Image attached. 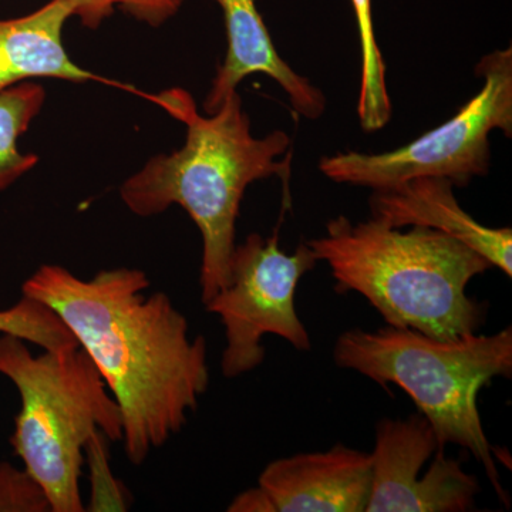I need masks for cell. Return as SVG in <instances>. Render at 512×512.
<instances>
[{
  "label": "cell",
  "instance_id": "cell-15",
  "mask_svg": "<svg viewBox=\"0 0 512 512\" xmlns=\"http://www.w3.org/2000/svg\"><path fill=\"white\" fill-rule=\"evenodd\" d=\"M0 335L16 336L43 350L79 345L52 309L28 296H23L12 308L0 311Z\"/></svg>",
  "mask_w": 512,
  "mask_h": 512
},
{
  "label": "cell",
  "instance_id": "cell-16",
  "mask_svg": "<svg viewBox=\"0 0 512 512\" xmlns=\"http://www.w3.org/2000/svg\"><path fill=\"white\" fill-rule=\"evenodd\" d=\"M84 464L89 468L90 478V498L86 511H127L130 508V495L111 470L109 440L101 431L94 433L87 441Z\"/></svg>",
  "mask_w": 512,
  "mask_h": 512
},
{
  "label": "cell",
  "instance_id": "cell-4",
  "mask_svg": "<svg viewBox=\"0 0 512 512\" xmlns=\"http://www.w3.org/2000/svg\"><path fill=\"white\" fill-rule=\"evenodd\" d=\"M333 360L382 387L394 384L403 389L429 420L440 446L457 444L470 451L484 467L498 498L510 505L477 397L495 377L512 375L511 326L494 335L468 333L454 339L431 338L389 325L376 332L352 329L336 340Z\"/></svg>",
  "mask_w": 512,
  "mask_h": 512
},
{
  "label": "cell",
  "instance_id": "cell-20",
  "mask_svg": "<svg viewBox=\"0 0 512 512\" xmlns=\"http://www.w3.org/2000/svg\"><path fill=\"white\" fill-rule=\"evenodd\" d=\"M229 512H276L274 503L261 487L249 488L229 504Z\"/></svg>",
  "mask_w": 512,
  "mask_h": 512
},
{
  "label": "cell",
  "instance_id": "cell-11",
  "mask_svg": "<svg viewBox=\"0 0 512 512\" xmlns=\"http://www.w3.org/2000/svg\"><path fill=\"white\" fill-rule=\"evenodd\" d=\"M369 205L372 217L390 227L436 229L458 239L511 278V228L485 227L474 220L458 204L454 184L446 178H413L373 191Z\"/></svg>",
  "mask_w": 512,
  "mask_h": 512
},
{
  "label": "cell",
  "instance_id": "cell-6",
  "mask_svg": "<svg viewBox=\"0 0 512 512\" xmlns=\"http://www.w3.org/2000/svg\"><path fill=\"white\" fill-rule=\"evenodd\" d=\"M483 86L456 116L412 143L380 154L339 153L319 168L339 184L386 190L413 178H446L467 187L490 170L491 131L512 136V50H494L478 63Z\"/></svg>",
  "mask_w": 512,
  "mask_h": 512
},
{
  "label": "cell",
  "instance_id": "cell-5",
  "mask_svg": "<svg viewBox=\"0 0 512 512\" xmlns=\"http://www.w3.org/2000/svg\"><path fill=\"white\" fill-rule=\"evenodd\" d=\"M0 375L15 384L20 412L10 444L45 491L50 512H83L84 447L97 431L123 440L119 404L79 345L33 355L25 340L0 336Z\"/></svg>",
  "mask_w": 512,
  "mask_h": 512
},
{
  "label": "cell",
  "instance_id": "cell-1",
  "mask_svg": "<svg viewBox=\"0 0 512 512\" xmlns=\"http://www.w3.org/2000/svg\"><path fill=\"white\" fill-rule=\"evenodd\" d=\"M146 272L104 269L82 279L43 265L26 279L23 296L52 309L99 369L123 419L128 461L180 433L210 387L207 343L164 292L146 295Z\"/></svg>",
  "mask_w": 512,
  "mask_h": 512
},
{
  "label": "cell",
  "instance_id": "cell-19",
  "mask_svg": "<svg viewBox=\"0 0 512 512\" xmlns=\"http://www.w3.org/2000/svg\"><path fill=\"white\" fill-rule=\"evenodd\" d=\"M74 16L80 19L84 28L97 29L114 13L119 0H69Z\"/></svg>",
  "mask_w": 512,
  "mask_h": 512
},
{
  "label": "cell",
  "instance_id": "cell-17",
  "mask_svg": "<svg viewBox=\"0 0 512 512\" xmlns=\"http://www.w3.org/2000/svg\"><path fill=\"white\" fill-rule=\"evenodd\" d=\"M45 491L26 470L0 463V512H47Z\"/></svg>",
  "mask_w": 512,
  "mask_h": 512
},
{
  "label": "cell",
  "instance_id": "cell-12",
  "mask_svg": "<svg viewBox=\"0 0 512 512\" xmlns=\"http://www.w3.org/2000/svg\"><path fill=\"white\" fill-rule=\"evenodd\" d=\"M72 16L69 0H50L29 15L0 19V92L37 77L74 83L97 80L64 49L63 29Z\"/></svg>",
  "mask_w": 512,
  "mask_h": 512
},
{
  "label": "cell",
  "instance_id": "cell-9",
  "mask_svg": "<svg viewBox=\"0 0 512 512\" xmlns=\"http://www.w3.org/2000/svg\"><path fill=\"white\" fill-rule=\"evenodd\" d=\"M258 485L276 512H363L372 487V458L336 444L272 461Z\"/></svg>",
  "mask_w": 512,
  "mask_h": 512
},
{
  "label": "cell",
  "instance_id": "cell-2",
  "mask_svg": "<svg viewBox=\"0 0 512 512\" xmlns=\"http://www.w3.org/2000/svg\"><path fill=\"white\" fill-rule=\"evenodd\" d=\"M187 127L180 150L160 154L121 185V200L138 217H151L180 205L200 229L201 301L207 303L229 282L239 207L252 183L291 177V137L276 130L264 138L251 134V120L238 92L207 117L198 113L183 89L151 96Z\"/></svg>",
  "mask_w": 512,
  "mask_h": 512
},
{
  "label": "cell",
  "instance_id": "cell-14",
  "mask_svg": "<svg viewBox=\"0 0 512 512\" xmlns=\"http://www.w3.org/2000/svg\"><path fill=\"white\" fill-rule=\"evenodd\" d=\"M355 10L360 43V89L357 117L366 133L382 130L392 117L386 84V64L377 45L372 0H350Z\"/></svg>",
  "mask_w": 512,
  "mask_h": 512
},
{
  "label": "cell",
  "instance_id": "cell-7",
  "mask_svg": "<svg viewBox=\"0 0 512 512\" xmlns=\"http://www.w3.org/2000/svg\"><path fill=\"white\" fill-rule=\"evenodd\" d=\"M318 262L306 242L293 254L282 251L278 229L269 238L251 234L235 247L228 285L205 303L225 329L222 375L234 379L261 365L265 335L279 336L299 352L311 350L308 330L296 312L295 293Z\"/></svg>",
  "mask_w": 512,
  "mask_h": 512
},
{
  "label": "cell",
  "instance_id": "cell-8",
  "mask_svg": "<svg viewBox=\"0 0 512 512\" xmlns=\"http://www.w3.org/2000/svg\"><path fill=\"white\" fill-rule=\"evenodd\" d=\"M423 414L382 419L376 426L367 512H464L474 507L480 483L444 456Z\"/></svg>",
  "mask_w": 512,
  "mask_h": 512
},
{
  "label": "cell",
  "instance_id": "cell-13",
  "mask_svg": "<svg viewBox=\"0 0 512 512\" xmlns=\"http://www.w3.org/2000/svg\"><path fill=\"white\" fill-rule=\"evenodd\" d=\"M46 92L28 80L0 92V192L28 173L39 161L19 150L18 140L29 130L45 104Z\"/></svg>",
  "mask_w": 512,
  "mask_h": 512
},
{
  "label": "cell",
  "instance_id": "cell-18",
  "mask_svg": "<svg viewBox=\"0 0 512 512\" xmlns=\"http://www.w3.org/2000/svg\"><path fill=\"white\" fill-rule=\"evenodd\" d=\"M185 0H119L124 13L131 18L147 23L151 28L164 25L177 15Z\"/></svg>",
  "mask_w": 512,
  "mask_h": 512
},
{
  "label": "cell",
  "instance_id": "cell-3",
  "mask_svg": "<svg viewBox=\"0 0 512 512\" xmlns=\"http://www.w3.org/2000/svg\"><path fill=\"white\" fill-rule=\"evenodd\" d=\"M306 244L329 265L336 291L360 293L393 328L454 339L483 325L484 305L466 291L493 266L450 235L403 231L373 217L353 224L340 215L328 222L325 237Z\"/></svg>",
  "mask_w": 512,
  "mask_h": 512
},
{
  "label": "cell",
  "instance_id": "cell-10",
  "mask_svg": "<svg viewBox=\"0 0 512 512\" xmlns=\"http://www.w3.org/2000/svg\"><path fill=\"white\" fill-rule=\"evenodd\" d=\"M224 15L228 50L224 62L212 80L204 101V111L214 114L229 94L237 92L238 84L262 73L284 89L292 109L308 120H318L326 110V97L279 56L266 28L256 0H214Z\"/></svg>",
  "mask_w": 512,
  "mask_h": 512
}]
</instances>
